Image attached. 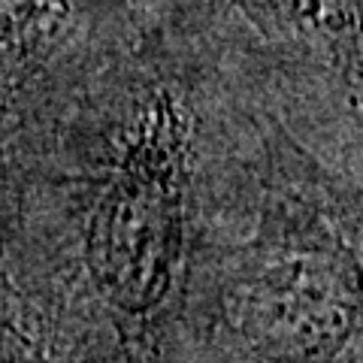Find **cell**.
Returning <instances> with one entry per match:
<instances>
[{
    "label": "cell",
    "instance_id": "3",
    "mask_svg": "<svg viewBox=\"0 0 363 363\" xmlns=\"http://www.w3.org/2000/svg\"><path fill=\"white\" fill-rule=\"evenodd\" d=\"M112 0H0V116L61 61Z\"/></svg>",
    "mask_w": 363,
    "mask_h": 363
},
{
    "label": "cell",
    "instance_id": "1",
    "mask_svg": "<svg viewBox=\"0 0 363 363\" xmlns=\"http://www.w3.org/2000/svg\"><path fill=\"white\" fill-rule=\"evenodd\" d=\"M191 133L188 109L169 91H152L85 215V276L116 321H155L179 288Z\"/></svg>",
    "mask_w": 363,
    "mask_h": 363
},
{
    "label": "cell",
    "instance_id": "4",
    "mask_svg": "<svg viewBox=\"0 0 363 363\" xmlns=\"http://www.w3.org/2000/svg\"><path fill=\"white\" fill-rule=\"evenodd\" d=\"M276 49L315 58L357 85L360 0H224Z\"/></svg>",
    "mask_w": 363,
    "mask_h": 363
},
{
    "label": "cell",
    "instance_id": "2",
    "mask_svg": "<svg viewBox=\"0 0 363 363\" xmlns=\"http://www.w3.org/2000/svg\"><path fill=\"white\" fill-rule=\"evenodd\" d=\"M221 303L233 339L257 360L333 363L360 339L357 248L330 224H281L230 264Z\"/></svg>",
    "mask_w": 363,
    "mask_h": 363
}]
</instances>
